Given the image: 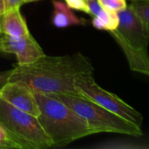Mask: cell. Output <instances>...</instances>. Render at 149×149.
<instances>
[{"mask_svg":"<svg viewBox=\"0 0 149 149\" xmlns=\"http://www.w3.org/2000/svg\"><path fill=\"white\" fill-rule=\"evenodd\" d=\"M7 10V0H0V16H2Z\"/></svg>","mask_w":149,"mask_h":149,"instance_id":"ac0fdd59","label":"cell"},{"mask_svg":"<svg viewBox=\"0 0 149 149\" xmlns=\"http://www.w3.org/2000/svg\"><path fill=\"white\" fill-rule=\"evenodd\" d=\"M117 14L119 25L115 31L132 45L141 49H148L149 32L145 30L130 7L127 5L125 10L117 12Z\"/></svg>","mask_w":149,"mask_h":149,"instance_id":"ba28073f","label":"cell"},{"mask_svg":"<svg viewBox=\"0 0 149 149\" xmlns=\"http://www.w3.org/2000/svg\"><path fill=\"white\" fill-rule=\"evenodd\" d=\"M0 51L14 54L17 59V65L32 63L45 55L42 47L31 33L19 38L0 35Z\"/></svg>","mask_w":149,"mask_h":149,"instance_id":"8992f818","label":"cell"},{"mask_svg":"<svg viewBox=\"0 0 149 149\" xmlns=\"http://www.w3.org/2000/svg\"><path fill=\"white\" fill-rule=\"evenodd\" d=\"M36 1H38V0H22V3H23V4H24V3H28L36 2Z\"/></svg>","mask_w":149,"mask_h":149,"instance_id":"d6986e66","label":"cell"},{"mask_svg":"<svg viewBox=\"0 0 149 149\" xmlns=\"http://www.w3.org/2000/svg\"><path fill=\"white\" fill-rule=\"evenodd\" d=\"M0 149H3V148H2V147H0Z\"/></svg>","mask_w":149,"mask_h":149,"instance_id":"ffe728a7","label":"cell"},{"mask_svg":"<svg viewBox=\"0 0 149 149\" xmlns=\"http://www.w3.org/2000/svg\"><path fill=\"white\" fill-rule=\"evenodd\" d=\"M0 126L18 149H47L52 142L37 116L21 111L0 99Z\"/></svg>","mask_w":149,"mask_h":149,"instance_id":"277c9868","label":"cell"},{"mask_svg":"<svg viewBox=\"0 0 149 149\" xmlns=\"http://www.w3.org/2000/svg\"><path fill=\"white\" fill-rule=\"evenodd\" d=\"M100 5L107 10L119 12L127 6V0H98Z\"/></svg>","mask_w":149,"mask_h":149,"instance_id":"5bb4252c","label":"cell"},{"mask_svg":"<svg viewBox=\"0 0 149 149\" xmlns=\"http://www.w3.org/2000/svg\"><path fill=\"white\" fill-rule=\"evenodd\" d=\"M0 99L27 113L37 117L39 114L34 92L22 83L8 81L0 89Z\"/></svg>","mask_w":149,"mask_h":149,"instance_id":"52a82bcc","label":"cell"},{"mask_svg":"<svg viewBox=\"0 0 149 149\" xmlns=\"http://www.w3.org/2000/svg\"><path fill=\"white\" fill-rule=\"evenodd\" d=\"M34 95L39 108L38 121L52 147H64L94 134L87 123L61 100L41 93H34Z\"/></svg>","mask_w":149,"mask_h":149,"instance_id":"7a4b0ae2","label":"cell"},{"mask_svg":"<svg viewBox=\"0 0 149 149\" xmlns=\"http://www.w3.org/2000/svg\"><path fill=\"white\" fill-rule=\"evenodd\" d=\"M93 72L90 59L80 52L64 56L45 54L32 63L17 65L11 69L8 81L22 83L34 93L82 97L75 87V79L80 74Z\"/></svg>","mask_w":149,"mask_h":149,"instance_id":"6da1fadb","label":"cell"},{"mask_svg":"<svg viewBox=\"0 0 149 149\" xmlns=\"http://www.w3.org/2000/svg\"><path fill=\"white\" fill-rule=\"evenodd\" d=\"M53 12L52 22L58 28H65L72 25H82L85 24L83 19H80L75 15L72 9L62 1L52 0Z\"/></svg>","mask_w":149,"mask_h":149,"instance_id":"8fae6325","label":"cell"},{"mask_svg":"<svg viewBox=\"0 0 149 149\" xmlns=\"http://www.w3.org/2000/svg\"><path fill=\"white\" fill-rule=\"evenodd\" d=\"M68 7L71 9L79 10L88 14V5L86 0H64Z\"/></svg>","mask_w":149,"mask_h":149,"instance_id":"9a60e30c","label":"cell"},{"mask_svg":"<svg viewBox=\"0 0 149 149\" xmlns=\"http://www.w3.org/2000/svg\"><path fill=\"white\" fill-rule=\"evenodd\" d=\"M11 72V70L5 71V72H0V89L2 86H3L9 79V76Z\"/></svg>","mask_w":149,"mask_h":149,"instance_id":"2e32d148","label":"cell"},{"mask_svg":"<svg viewBox=\"0 0 149 149\" xmlns=\"http://www.w3.org/2000/svg\"><path fill=\"white\" fill-rule=\"evenodd\" d=\"M0 52H1V51H0Z\"/></svg>","mask_w":149,"mask_h":149,"instance_id":"7402d4cb","label":"cell"},{"mask_svg":"<svg viewBox=\"0 0 149 149\" xmlns=\"http://www.w3.org/2000/svg\"><path fill=\"white\" fill-rule=\"evenodd\" d=\"M132 1H134V0H132Z\"/></svg>","mask_w":149,"mask_h":149,"instance_id":"44dd1931","label":"cell"},{"mask_svg":"<svg viewBox=\"0 0 149 149\" xmlns=\"http://www.w3.org/2000/svg\"><path fill=\"white\" fill-rule=\"evenodd\" d=\"M22 4V0H7V10L13 8H20Z\"/></svg>","mask_w":149,"mask_h":149,"instance_id":"e0dca14e","label":"cell"},{"mask_svg":"<svg viewBox=\"0 0 149 149\" xmlns=\"http://www.w3.org/2000/svg\"><path fill=\"white\" fill-rule=\"evenodd\" d=\"M30 33L25 18L20 12V8L7 10L0 16V35L19 38Z\"/></svg>","mask_w":149,"mask_h":149,"instance_id":"30bf717a","label":"cell"},{"mask_svg":"<svg viewBox=\"0 0 149 149\" xmlns=\"http://www.w3.org/2000/svg\"><path fill=\"white\" fill-rule=\"evenodd\" d=\"M49 95L67 105L87 123L94 134L98 133H114L134 137L143 135L141 127L88 99L62 93H52Z\"/></svg>","mask_w":149,"mask_h":149,"instance_id":"3957f363","label":"cell"},{"mask_svg":"<svg viewBox=\"0 0 149 149\" xmlns=\"http://www.w3.org/2000/svg\"><path fill=\"white\" fill-rule=\"evenodd\" d=\"M78 93L108 111L116 113L127 121L141 128L143 124L142 114L133 107L126 103L116 94L100 87L94 80L93 73L79 75L74 81Z\"/></svg>","mask_w":149,"mask_h":149,"instance_id":"5b68a950","label":"cell"},{"mask_svg":"<svg viewBox=\"0 0 149 149\" xmlns=\"http://www.w3.org/2000/svg\"><path fill=\"white\" fill-rule=\"evenodd\" d=\"M110 34L123 51L130 69L147 76L149 75V57L148 49H141L132 45L127 40H125L115 30L110 31Z\"/></svg>","mask_w":149,"mask_h":149,"instance_id":"9c48e42d","label":"cell"},{"mask_svg":"<svg viewBox=\"0 0 149 149\" xmlns=\"http://www.w3.org/2000/svg\"><path fill=\"white\" fill-rule=\"evenodd\" d=\"M128 6L145 30L149 32V0H134Z\"/></svg>","mask_w":149,"mask_h":149,"instance_id":"4fadbf2b","label":"cell"},{"mask_svg":"<svg viewBox=\"0 0 149 149\" xmlns=\"http://www.w3.org/2000/svg\"><path fill=\"white\" fill-rule=\"evenodd\" d=\"M93 17L92 24L98 30L107 31L110 32L116 30L119 25V16L117 12L109 11L104 8Z\"/></svg>","mask_w":149,"mask_h":149,"instance_id":"7c38bea8","label":"cell"}]
</instances>
